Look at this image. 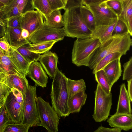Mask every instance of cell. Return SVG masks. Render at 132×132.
<instances>
[{
  "label": "cell",
  "instance_id": "cell-3",
  "mask_svg": "<svg viewBox=\"0 0 132 132\" xmlns=\"http://www.w3.org/2000/svg\"><path fill=\"white\" fill-rule=\"evenodd\" d=\"M67 78L58 69L52 82L50 96L52 107L59 117H66L70 114L68 105Z\"/></svg>",
  "mask_w": 132,
  "mask_h": 132
},
{
  "label": "cell",
  "instance_id": "cell-43",
  "mask_svg": "<svg viewBox=\"0 0 132 132\" xmlns=\"http://www.w3.org/2000/svg\"><path fill=\"white\" fill-rule=\"evenodd\" d=\"M122 130L117 127L109 128L101 126L93 132H121Z\"/></svg>",
  "mask_w": 132,
  "mask_h": 132
},
{
  "label": "cell",
  "instance_id": "cell-14",
  "mask_svg": "<svg viewBox=\"0 0 132 132\" xmlns=\"http://www.w3.org/2000/svg\"><path fill=\"white\" fill-rule=\"evenodd\" d=\"M38 61L46 73L53 79L58 69V57L57 54L48 51L40 55Z\"/></svg>",
  "mask_w": 132,
  "mask_h": 132
},
{
  "label": "cell",
  "instance_id": "cell-12",
  "mask_svg": "<svg viewBox=\"0 0 132 132\" xmlns=\"http://www.w3.org/2000/svg\"><path fill=\"white\" fill-rule=\"evenodd\" d=\"M0 83L12 89L15 88L24 95L28 89V82L25 77L17 75L0 74Z\"/></svg>",
  "mask_w": 132,
  "mask_h": 132
},
{
  "label": "cell",
  "instance_id": "cell-23",
  "mask_svg": "<svg viewBox=\"0 0 132 132\" xmlns=\"http://www.w3.org/2000/svg\"><path fill=\"white\" fill-rule=\"evenodd\" d=\"M10 58L18 69L26 76L30 64L21 56L16 50L12 48Z\"/></svg>",
  "mask_w": 132,
  "mask_h": 132
},
{
  "label": "cell",
  "instance_id": "cell-32",
  "mask_svg": "<svg viewBox=\"0 0 132 132\" xmlns=\"http://www.w3.org/2000/svg\"><path fill=\"white\" fill-rule=\"evenodd\" d=\"M30 126L27 124L11 122L5 127L3 132H28Z\"/></svg>",
  "mask_w": 132,
  "mask_h": 132
},
{
  "label": "cell",
  "instance_id": "cell-6",
  "mask_svg": "<svg viewBox=\"0 0 132 132\" xmlns=\"http://www.w3.org/2000/svg\"><path fill=\"white\" fill-rule=\"evenodd\" d=\"M82 4L92 13L96 27L110 25L118 19L117 15L106 5L105 0H82Z\"/></svg>",
  "mask_w": 132,
  "mask_h": 132
},
{
  "label": "cell",
  "instance_id": "cell-8",
  "mask_svg": "<svg viewBox=\"0 0 132 132\" xmlns=\"http://www.w3.org/2000/svg\"><path fill=\"white\" fill-rule=\"evenodd\" d=\"M94 93L95 103L93 118L97 122L105 121L110 115L112 105V94L111 93L107 94L98 84Z\"/></svg>",
  "mask_w": 132,
  "mask_h": 132
},
{
  "label": "cell",
  "instance_id": "cell-46",
  "mask_svg": "<svg viewBox=\"0 0 132 132\" xmlns=\"http://www.w3.org/2000/svg\"><path fill=\"white\" fill-rule=\"evenodd\" d=\"M127 81L128 92L132 102V77Z\"/></svg>",
  "mask_w": 132,
  "mask_h": 132
},
{
  "label": "cell",
  "instance_id": "cell-38",
  "mask_svg": "<svg viewBox=\"0 0 132 132\" xmlns=\"http://www.w3.org/2000/svg\"><path fill=\"white\" fill-rule=\"evenodd\" d=\"M52 12L56 10L65 9L68 0H48Z\"/></svg>",
  "mask_w": 132,
  "mask_h": 132
},
{
  "label": "cell",
  "instance_id": "cell-2",
  "mask_svg": "<svg viewBox=\"0 0 132 132\" xmlns=\"http://www.w3.org/2000/svg\"><path fill=\"white\" fill-rule=\"evenodd\" d=\"M82 5L66 7L63 15L64 22L63 28L66 36L80 39L91 37L93 32L87 27L82 17Z\"/></svg>",
  "mask_w": 132,
  "mask_h": 132
},
{
  "label": "cell",
  "instance_id": "cell-27",
  "mask_svg": "<svg viewBox=\"0 0 132 132\" xmlns=\"http://www.w3.org/2000/svg\"><path fill=\"white\" fill-rule=\"evenodd\" d=\"M57 41H52L40 42L34 44H30L28 47L29 50L32 52L41 54L50 51Z\"/></svg>",
  "mask_w": 132,
  "mask_h": 132
},
{
  "label": "cell",
  "instance_id": "cell-30",
  "mask_svg": "<svg viewBox=\"0 0 132 132\" xmlns=\"http://www.w3.org/2000/svg\"><path fill=\"white\" fill-rule=\"evenodd\" d=\"M96 80L103 90L107 94L111 93V88L107 77L103 69L96 72L95 74Z\"/></svg>",
  "mask_w": 132,
  "mask_h": 132
},
{
  "label": "cell",
  "instance_id": "cell-1",
  "mask_svg": "<svg viewBox=\"0 0 132 132\" xmlns=\"http://www.w3.org/2000/svg\"><path fill=\"white\" fill-rule=\"evenodd\" d=\"M130 36L129 33L112 36L96 49L89 59L87 67L93 70L102 59L111 53L126 54L131 46Z\"/></svg>",
  "mask_w": 132,
  "mask_h": 132
},
{
  "label": "cell",
  "instance_id": "cell-28",
  "mask_svg": "<svg viewBox=\"0 0 132 132\" xmlns=\"http://www.w3.org/2000/svg\"><path fill=\"white\" fill-rule=\"evenodd\" d=\"M31 43L24 44L18 48L16 50L21 56L29 63L38 60L40 54L30 51L28 47Z\"/></svg>",
  "mask_w": 132,
  "mask_h": 132
},
{
  "label": "cell",
  "instance_id": "cell-34",
  "mask_svg": "<svg viewBox=\"0 0 132 132\" xmlns=\"http://www.w3.org/2000/svg\"><path fill=\"white\" fill-rule=\"evenodd\" d=\"M105 2L118 17L120 15L122 10L121 0H106Z\"/></svg>",
  "mask_w": 132,
  "mask_h": 132
},
{
  "label": "cell",
  "instance_id": "cell-37",
  "mask_svg": "<svg viewBox=\"0 0 132 132\" xmlns=\"http://www.w3.org/2000/svg\"><path fill=\"white\" fill-rule=\"evenodd\" d=\"M22 14L5 20L7 27L13 28H21Z\"/></svg>",
  "mask_w": 132,
  "mask_h": 132
},
{
  "label": "cell",
  "instance_id": "cell-7",
  "mask_svg": "<svg viewBox=\"0 0 132 132\" xmlns=\"http://www.w3.org/2000/svg\"><path fill=\"white\" fill-rule=\"evenodd\" d=\"M36 102L40 121L39 126L45 128L47 132H58L59 118L57 113L41 97H38Z\"/></svg>",
  "mask_w": 132,
  "mask_h": 132
},
{
  "label": "cell",
  "instance_id": "cell-15",
  "mask_svg": "<svg viewBox=\"0 0 132 132\" xmlns=\"http://www.w3.org/2000/svg\"><path fill=\"white\" fill-rule=\"evenodd\" d=\"M22 30L21 28L6 27L4 36L12 48L16 50L24 44L31 43L27 39L22 37Z\"/></svg>",
  "mask_w": 132,
  "mask_h": 132
},
{
  "label": "cell",
  "instance_id": "cell-33",
  "mask_svg": "<svg viewBox=\"0 0 132 132\" xmlns=\"http://www.w3.org/2000/svg\"><path fill=\"white\" fill-rule=\"evenodd\" d=\"M0 109V132H3L5 126L11 122L4 105Z\"/></svg>",
  "mask_w": 132,
  "mask_h": 132
},
{
  "label": "cell",
  "instance_id": "cell-49",
  "mask_svg": "<svg viewBox=\"0 0 132 132\" xmlns=\"http://www.w3.org/2000/svg\"><path fill=\"white\" fill-rule=\"evenodd\" d=\"M131 46H132V38L131 39Z\"/></svg>",
  "mask_w": 132,
  "mask_h": 132
},
{
  "label": "cell",
  "instance_id": "cell-47",
  "mask_svg": "<svg viewBox=\"0 0 132 132\" xmlns=\"http://www.w3.org/2000/svg\"><path fill=\"white\" fill-rule=\"evenodd\" d=\"M11 0H0V9L7 5Z\"/></svg>",
  "mask_w": 132,
  "mask_h": 132
},
{
  "label": "cell",
  "instance_id": "cell-18",
  "mask_svg": "<svg viewBox=\"0 0 132 132\" xmlns=\"http://www.w3.org/2000/svg\"><path fill=\"white\" fill-rule=\"evenodd\" d=\"M107 77L111 88L121 76L122 70L120 59L113 60L103 69Z\"/></svg>",
  "mask_w": 132,
  "mask_h": 132
},
{
  "label": "cell",
  "instance_id": "cell-17",
  "mask_svg": "<svg viewBox=\"0 0 132 132\" xmlns=\"http://www.w3.org/2000/svg\"><path fill=\"white\" fill-rule=\"evenodd\" d=\"M0 74L17 75L26 77L18 69L10 57L6 55L4 51L0 48Z\"/></svg>",
  "mask_w": 132,
  "mask_h": 132
},
{
  "label": "cell",
  "instance_id": "cell-39",
  "mask_svg": "<svg viewBox=\"0 0 132 132\" xmlns=\"http://www.w3.org/2000/svg\"><path fill=\"white\" fill-rule=\"evenodd\" d=\"M12 90L5 84L0 83V107L4 105L6 98Z\"/></svg>",
  "mask_w": 132,
  "mask_h": 132
},
{
  "label": "cell",
  "instance_id": "cell-20",
  "mask_svg": "<svg viewBox=\"0 0 132 132\" xmlns=\"http://www.w3.org/2000/svg\"><path fill=\"white\" fill-rule=\"evenodd\" d=\"M122 10L118 17L126 24L128 32L132 36V0H121Z\"/></svg>",
  "mask_w": 132,
  "mask_h": 132
},
{
  "label": "cell",
  "instance_id": "cell-16",
  "mask_svg": "<svg viewBox=\"0 0 132 132\" xmlns=\"http://www.w3.org/2000/svg\"><path fill=\"white\" fill-rule=\"evenodd\" d=\"M107 121L111 127H117L125 131L132 129V114L115 113Z\"/></svg>",
  "mask_w": 132,
  "mask_h": 132
},
{
  "label": "cell",
  "instance_id": "cell-5",
  "mask_svg": "<svg viewBox=\"0 0 132 132\" xmlns=\"http://www.w3.org/2000/svg\"><path fill=\"white\" fill-rule=\"evenodd\" d=\"M37 85H29L24 98L23 112L21 123L30 127L39 126L40 123L37 110L36 88Z\"/></svg>",
  "mask_w": 132,
  "mask_h": 132
},
{
  "label": "cell",
  "instance_id": "cell-9",
  "mask_svg": "<svg viewBox=\"0 0 132 132\" xmlns=\"http://www.w3.org/2000/svg\"><path fill=\"white\" fill-rule=\"evenodd\" d=\"M66 35L63 28H56L50 27L44 23L27 38L32 44L47 41L63 40Z\"/></svg>",
  "mask_w": 132,
  "mask_h": 132
},
{
  "label": "cell",
  "instance_id": "cell-11",
  "mask_svg": "<svg viewBox=\"0 0 132 132\" xmlns=\"http://www.w3.org/2000/svg\"><path fill=\"white\" fill-rule=\"evenodd\" d=\"M4 105L11 122H21L23 105L21 104L18 101L12 90L9 93L4 101Z\"/></svg>",
  "mask_w": 132,
  "mask_h": 132
},
{
  "label": "cell",
  "instance_id": "cell-36",
  "mask_svg": "<svg viewBox=\"0 0 132 132\" xmlns=\"http://www.w3.org/2000/svg\"><path fill=\"white\" fill-rule=\"evenodd\" d=\"M123 80H128L132 77V56L123 65Z\"/></svg>",
  "mask_w": 132,
  "mask_h": 132
},
{
  "label": "cell",
  "instance_id": "cell-31",
  "mask_svg": "<svg viewBox=\"0 0 132 132\" xmlns=\"http://www.w3.org/2000/svg\"><path fill=\"white\" fill-rule=\"evenodd\" d=\"M122 55L118 52H115L108 55L102 59L93 70L92 72L95 74L96 72L104 68L108 64L113 60L120 59Z\"/></svg>",
  "mask_w": 132,
  "mask_h": 132
},
{
  "label": "cell",
  "instance_id": "cell-41",
  "mask_svg": "<svg viewBox=\"0 0 132 132\" xmlns=\"http://www.w3.org/2000/svg\"><path fill=\"white\" fill-rule=\"evenodd\" d=\"M17 6H15L11 9L1 17H0V20H5L12 17L21 15Z\"/></svg>",
  "mask_w": 132,
  "mask_h": 132
},
{
  "label": "cell",
  "instance_id": "cell-25",
  "mask_svg": "<svg viewBox=\"0 0 132 132\" xmlns=\"http://www.w3.org/2000/svg\"><path fill=\"white\" fill-rule=\"evenodd\" d=\"M67 83L69 98L86 90V84L83 79L74 80L67 78Z\"/></svg>",
  "mask_w": 132,
  "mask_h": 132
},
{
  "label": "cell",
  "instance_id": "cell-19",
  "mask_svg": "<svg viewBox=\"0 0 132 132\" xmlns=\"http://www.w3.org/2000/svg\"><path fill=\"white\" fill-rule=\"evenodd\" d=\"M131 100L125 84L120 86V93L116 113L132 114Z\"/></svg>",
  "mask_w": 132,
  "mask_h": 132
},
{
  "label": "cell",
  "instance_id": "cell-22",
  "mask_svg": "<svg viewBox=\"0 0 132 132\" xmlns=\"http://www.w3.org/2000/svg\"><path fill=\"white\" fill-rule=\"evenodd\" d=\"M87 97L85 92H82L75 95L68 101L70 113L79 112L86 102Z\"/></svg>",
  "mask_w": 132,
  "mask_h": 132
},
{
  "label": "cell",
  "instance_id": "cell-13",
  "mask_svg": "<svg viewBox=\"0 0 132 132\" xmlns=\"http://www.w3.org/2000/svg\"><path fill=\"white\" fill-rule=\"evenodd\" d=\"M26 76L30 78L37 85L42 88L46 86L48 77L41 64L38 61L30 64Z\"/></svg>",
  "mask_w": 132,
  "mask_h": 132
},
{
  "label": "cell",
  "instance_id": "cell-42",
  "mask_svg": "<svg viewBox=\"0 0 132 132\" xmlns=\"http://www.w3.org/2000/svg\"><path fill=\"white\" fill-rule=\"evenodd\" d=\"M17 0H11L9 4L0 9V17L3 16L12 8L17 6Z\"/></svg>",
  "mask_w": 132,
  "mask_h": 132
},
{
  "label": "cell",
  "instance_id": "cell-29",
  "mask_svg": "<svg viewBox=\"0 0 132 132\" xmlns=\"http://www.w3.org/2000/svg\"><path fill=\"white\" fill-rule=\"evenodd\" d=\"M81 13L84 21L87 27L92 32L95 29L96 24L94 16L86 6H81Z\"/></svg>",
  "mask_w": 132,
  "mask_h": 132
},
{
  "label": "cell",
  "instance_id": "cell-4",
  "mask_svg": "<svg viewBox=\"0 0 132 132\" xmlns=\"http://www.w3.org/2000/svg\"><path fill=\"white\" fill-rule=\"evenodd\" d=\"M101 44L96 38L77 39L74 42L71 53L72 63L78 67H87L90 57Z\"/></svg>",
  "mask_w": 132,
  "mask_h": 132
},
{
  "label": "cell",
  "instance_id": "cell-35",
  "mask_svg": "<svg viewBox=\"0 0 132 132\" xmlns=\"http://www.w3.org/2000/svg\"><path fill=\"white\" fill-rule=\"evenodd\" d=\"M127 33H129L126 24L122 21L118 19L117 23L114 29L112 36Z\"/></svg>",
  "mask_w": 132,
  "mask_h": 132
},
{
  "label": "cell",
  "instance_id": "cell-26",
  "mask_svg": "<svg viewBox=\"0 0 132 132\" xmlns=\"http://www.w3.org/2000/svg\"><path fill=\"white\" fill-rule=\"evenodd\" d=\"M32 8L39 12L46 19L52 13L48 0H32Z\"/></svg>",
  "mask_w": 132,
  "mask_h": 132
},
{
  "label": "cell",
  "instance_id": "cell-48",
  "mask_svg": "<svg viewBox=\"0 0 132 132\" xmlns=\"http://www.w3.org/2000/svg\"><path fill=\"white\" fill-rule=\"evenodd\" d=\"M21 35L24 39H27L30 36L29 32L26 30L22 29Z\"/></svg>",
  "mask_w": 132,
  "mask_h": 132
},
{
  "label": "cell",
  "instance_id": "cell-10",
  "mask_svg": "<svg viewBox=\"0 0 132 132\" xmlns=\"http://www.w3.org/2000/svg\"><path fill=\"white\" fill-rule=\"evenodd\" d=\"M22 15L21 28L27 30L30 36L44 24L43 16L37 10H28Z\"/></svg>",
  "mask_w": 132,
  "mask_h": 132
},
{
  "label": "cell",
  "instance_id": "cell-40",
  "mask_svg": "<svg viewBox=\"0 0 132 132\" xmlns=\"http://www.w3.org/2000/svg\"><path fill=\"white\" fill-rule=\"evenodd\" d=\"M0 48L4 51L6 55L10 57L12 48L4 36L0 38Z\"/></svg>",
  "mask_w": 132,
  "mask_h": 132
},
{
  "label": "cell",
  "instance_id": "cell-45",
  "mask_svg": "<svg viewBox=\"0 0 132 132\" xmlns=\"http://www.w3.org/2000/svg\"><path fill=\"white\" fill-rule=\"evenodd\" d=\"M27 0H17V7L21 14H22L28 3Z\"/></svg>",
  "mask_w": 132,
  "mask_h": 132
},
{
  "label": "cell",
  "instance_id": "cell-44",
  "mask_svg": "<svg viewBox=\"0 0 132 132\" xmlns=\"http://www.w3.org/2000/svg\"><path fill=\"white\" fill-rule=\"evenodd\" d=\"M12 90L18 101L21 104L23 105L24 95L16 89L13 88Z\"/></svg>",
  "mask_w": 132,
  "mask_h": 132
},
{
  "label": "cell",
  "instance_id": "cell-24",
  "mask_svg": "<svg viewBox=\"0 0 132 132\" xmlns=\"http://www.w3.org/2000/svg\"><path fill=\"white\" fill-rule=\"evenodd\" d=\"M61 10L54 11L44 21L46 25L52 28H59L64 27V22L61 12Z\"/></svg>",
  "mask_w": 132,
  "mask_h": 132
},
{
  "label": "cell",
  "instance_id": "cell-21",
  "mask_svg": "<svg viewBox=\"0 0 132 132\" xmlns=\"http://www.w3.org/2000/svg\"><path fill=\"white\" fill-rule=\"evenodd\" d=\"M118 20V18L110 25L96 26L92 32L91 37L98 39L101 44L104 43L112 36V32Z\"/></svg>",
  "mask_w": 132,
  "mask_h": 132
}]
</instances>
